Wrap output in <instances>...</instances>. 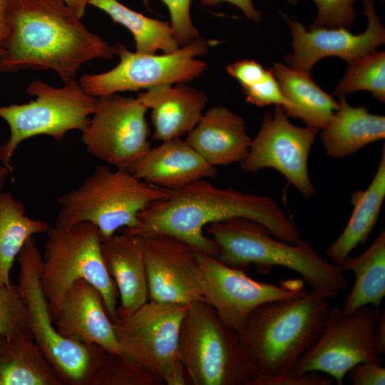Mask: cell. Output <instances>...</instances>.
Segmentation results:
<instances>
[{
  "mask_svg": "<svg viewBox=\"0 0 385 385\" xmlns=\"http://www.w3.org/2000/svg\"><path fill=\"white\" fill-rule=\"evenodd\" d=\"M178 351L187 380L193 385H252L257 375L237 332L204 299L188 308Z\"/></svg>",
  "mask_w": 385,
  "mask_h": 385,
  "instance_id": "6",
  "label": "cell"
},
{
  "mask_svg": "<svg viewBox=\"0 0 385 385\" xmlns=\"http://www.w3.org/2000/svg\"><path fill=\"white\" fill-rule=\"evenodd\" d=\"M374 344L379 355L385 354V309L379 311L373 336Z\"/></svg>",
  "mask_w": 385,
  "mask_h": 385,
  "instance_id": "40",
  "label": "cell"
},
{
  "mask_svg": "<svg viewBox=\"0 0 385 385\" xmlns=\"http://www.w3.org/2000/svg\"><path fill=\"white\" fill-rule=\"evenodd\" d=\"M290 106L283 109L288 117L300 119L306 126L323 129L339 108V103L324 91L310 73L275 63L270 69Z\"/></svg>",
  "mask_w": 385,
  "mask_h": 385,
  "instance_id": "24",
  "label": "cell"
},
{
  "mask_svg": "<svg viewBox=\"0 0 385 385\" xmlns=\"http://www.w3.org/2000/svg\"><path fill=\"white\" fill-rule=\"evenodd\" d=\"M41 254V284L53 322L64 294L78 279H85L101 292L106 312L118 319V294L104 263L101 237L88 222L49 228Z\"/></svg>",
  "mask_w": 385,
  "mask_h": 385,
  "instance_id": "7",
  "label": "cell"
},
{
  "mask_svg": "<svg viewBox=\"0 0 385 385\" xmlns=\"http://www.w3.org/2000/svg\"><path fill=\"white\" fill-rule=\"evenodd\" d=\"M80 19L84 16L88 0H62Z\"/></svg>",
  "mask_w": 385,
  "mask_h": 385,
  "instance_id": "42",
  "label": "cell"
},
{
  "mask_svg": "<svg viewBox=\"0 0 385 385\" xmlns=\"http://www.w3.org/2000/svg\"><path fill=\"white\" fill-rule=\"evenodd\" d=\"M213 167L240 163L252 139L244 118L226 107L214 106L203 113L185 140Z\"/></svg>",
  "mask_w": 385,
  "mask_h": 385,
  "instance_id": "20",
  "label": "cell"
},
{
  "mask_svg": "<svg viewBox=\"0 0 385 385\" xmlns=\"http://www.w3.org/2000/svg\"><path fill=\"white\" fill-rule=\"evenodd\" d=\"M0 385H62L29 329L0 334Z\"/></svg>",
  "mask_w": 385,
  "mask_h": 385,
  "instance_id": "26",
  "label": "cell"
},
{
  "mask_svg": "<svg viewBox=\"0 0 385 385\" xmlns=\"http://www.w3.org/2000/svg\"><path fill=\"white\" fill-rule=\"evenodd\" d=\"M200 1L204 6H213L219 3L227 2L240 9L250 20L257 22L262 19V14L255 7L252 0H200Z\"/></svg>",
  "mask_w": 385,
  "mask_h": 385,
  "instance_id": "39",
  "label": "cell"
},
{
  "mask_svg": "<svg viewBox=\"0 0 385 385\" xmlns=\"http://www.w3.org/2000/svg\"><path fill=\"white\" fill-rule=\"evenodd\" d=\"M49 228L46 221L27 216L23 203L11 192L0 193V287L11 284V270L26 242Z\"/></svg>",
  "mask_w": 385,
  "mask_h": 385,
  "instance_id": "28",
  "label": "cell"
},
{
  "mask_svg": "<svg viewBox=\"0 0 385 385\" xmlns=\"http://www.w3.org/2000/svg\"><path fill=\"white\" fill-rule=\"evenodd\" d=\"M0 73L52 70L63 83L86 62L111 59L115 47L88 31L62 0H9Z\"/></svg>",
  "mask_w": 385,
  "mask_h": 385,
  "instance_id": "2",
  "label": "cell"
},
{
  "mask_svg": "<svg viewBox=\"0 0 385 385\" xmlns=\"http://www.w3.org/2000/svg\"><path fill=\"white\" fill-rule=\"evenodd\" d=\"M148 108L138 98L118 93L97 97L82 142L93 156L128 170L150 148Z\"/></svg>",
  "mask_w": 385,
  "mask_h": 385,
  "instance_id": "13",
  "label": "cell"
},
{
  "mask_svg": "<svg viewBox=\"0 0 385 385\" xmlns=\"http://www.w3.org/2000/svg\"><path fill=\"white\" fill-rule=\"evenodd\" d=\"M348 67L334 93L339 97L366 91L380 102L385 101V52L374 51L347 63Z\"/></svg>",
  "mask_w": 385,
  "mask_h": 385,
  "instance_id": "30",
  "label": "cell"
},
{
  "mask_svg": "<svg viewBox=\"0 0 385 385\" xmlns=\"http://www.w3.org/2000/svg\"><path fill=\"white\" fill-rule=\"evenodd\" d=\"M138 237L149 300L190 304L204 299L197 252L192 247L166 234Z\"/></svg>",
  "mask_w": 385,
  "mask_h": 385,
  "instance_id": "16",
  "label": "cell"
},
{
  "mask_svg": "<svg viewBox=\"0 0 385 385\" xmlns=\"http://www.w3.org/2000/svg\"><path fill=\"white\" fill-rule=\"evenodd\" d=\"M26 92L35 99L0 106V118L10 129L9 139L0 145V162L11 172V159L23 141L41 135L61 141L71 130L82 133L96 106V98L87 94L76 79L59 88L35 80Z\"/></svg>",
  "mask_w": 385,
  "mask_h": 385,
  "instance_id": "9",
  "label": "cell"
},
{
  "mask_svg": "<svg viewBox=\"0 0 385 385\" xmlns=\"http://www.w3.org/2000/svg\"><path fill=\"white\" fill-rule=\"evenodd\" d=\"M119 63L112 69L95 74H84L79 79L83 91L93 97L124 91L149 89L160 85L183 83L198 77L207 68L197 56L205 54L209 42L202 38L161 55L129 51L116 43Z\"/></svg>",
  "mask_w": 385,
  "mask_h": 385,
  "instance_id": "11",
  "label": "cell"
},
{
  "mask_svg": "<svg viewBox=\"0 0 385 385\" xmlns=\"http://www.w3.org/2000/svg\"><path fill=\"white\" fill-rule=\"evenodd\" d=\"M128 170L143 181L170 190L214 178L217 174L215 167L180 138L163 141L151 147Z\"/></svg>",
  "mask_w": 385,
  "mask_h": 385,
  "instance_id": "19",
  "label": "cell"
},
{
  "mask_svg": "<svg viewBox=\"0 0 385 385\" xmlns=\"http://www.w3.org/2000/svg\"><path fill=\"white\" fill-rule=\"evenodd\" d=\"M319 371L292 374L289 371L274 377H256L252 385H331L334 379Z\"/></svg>",
  "mask_w": 385,
  "mask_h": 385,
  "instance_id": "36",
  "label": "cell"
},
{
  "mask_svg": "<svg viewBox=\"0 0 385 385\" xmlns=\"http://www.w3.org/2000/svg\"><path fill=\"white\" fill-rule=\"evenodd\" d=\"M339 266L355 275L343 312L349 314L368 304L379 309L385 296V231L381 230L363 253L348 256Z\"/></svg>",
  "mask_w": 385,
  "mask_h": 385,
  "instance_id": "27",
  "label": "cell"
},
{
  "mask_svg": "<svg viewBox=\"0 0 385 385\" xmlns=\"http://www.w3.org/2000/svg\"><path fill=\"white\" fill-rule=\"evenodd\" d=\"M379 311L368 304L347 314L338 306L329 307L319 337L289 371L323 372L343 385L347 371L356 364H381L373 339Z\"/></svg>",
  "mask_w": 385,
  "mask_h": 385,
  "instance_id": "12",
  "label": "cell"
},
{
  "mask_svg": "<svg viewBox=\"0 0 385 385\" xmlns=\"http://www.w3.org/2000/svg\"><path fill=\"white\" fill-rule=\"evenodd\" d=\"M385 197V148L368 188L352 193V212L344 230L326 250L332 263L340 265L359 245H363L374 228Z\"/></svg>",
  "mask_w": 385,
  "mask_h": 385,
  "instance_id": "25",
  "label": "cell"
},
{
  "mask_svg": "<svg viewBox=\"0 0 385 385\" xmlns=\"http://www.w3.org/2000/svg\"><path fill=\"white\" fill-rule=\"evenodd\" d=\"M367 18L366 30L354 34L347 28H314L305 26L279 11L287 22L292 38L293 52L284 57L288 66L310 73L313 66L328 56H337L347 63L376 51L385 42V29L375 9L374 0H362Z\"/></svg>",
  "mask_w": 385,
  "mask_h": 385,
  "instance_id": "17",
  "label": "cell"
},
{
  "mask_svg": "<svg viewBox=\"0 0 385 385\" xmlns=\"http://www.w3.org/2000/svg\"><path fill=\"white\" fill-rule=\"evenodd\" d=\"M202 294L222 322L237 332L250 312L267 302L295 298L307 291L302 279L282 280L279 285L258 282L243 270L215 257L197 252Z\"/></svg>",
  "mask_w": 385,
  "mask_h": 385,
  "instance_id": "14",
  "label": "cell"
},
{
  "mask_svg": "<svg viewBox=\"0 0 385 385\" xmlns=\"http://www.w3.org/2000/svg\"><path fill=\"white\" fill-rule=\"evenodd\" d=\"M227 73L235 78L242 88L252 86L262 81L267 71L254 60H242L228 65Z\"/></svg>",
  "mask_w": 385,
  "mask_h": 385,
  "instance_id": "37",
  "label": "cell"
},
{
  "mask_svg": "<svg viewBox=\"0 0 385 385\" xmlns=\"http://www.w3.org/2000/svg\"><path fill=\"white\" fill-rule=\"evenodd\" d=\"M328 309L327 299L312 290L254 309L237 332L255 366L256 377L279 376L290 371L319 337Z\"/></svg>",
  "mask_w": 385,
  "mask_h": 385,
  "instance_id": "4",
  "label": "cell"
},
{
  "mask_svg": "<svg viewBox=\"0 0 385 385\" xmlns=\"http://www.w3.org/2000/svg\"><path fill=\"white\" fill-rule=\"evenodd\" d=\"M353 385H384L385 369L381 364L361 362L346 373Z\"/></svg>",
  "mask_w": 385,
  "mask_h": 385,
  "instance_id": "38",
  "label": "cell"
},
{
  "mask_svg": "<svg viewBox=\"0 0 385 385\" xmlns=\"http://www.w3.org/2000/svg\"><path fill=\"white\" fill-rule=\"evenodd\" d=\"M318 130L292 124L280 106L266 111L249 150L240 163L242 170L256 174L265 168L279 172L303 197L316 192L308 173V160Z\"/></svg>",
  "mask_w": 385,
  "mask_h": 385,
  "instance_id": "15",
  "label": "cell"
},
{
  "mask_svg": "<svg viewBox=\"0 0 385 385\" xmlns=\"http://www.w3.org/2000/svg\"><path fill=\"white\" fill-rule=\"evenodd\" d=\"M205 230L219 247L217 259L228 266L243 270L252 265L262 274L274 267L289 269L327 300L347 289L342 267L325 260L307 240L290 244L259 222L240 217L212 223Z\"/></svg>",
  "mask_w": 385,
  "mask_h": 385,
  "instance_id": "3",
  "label": "cell"
},
{
  "mask_svg": "<svg viewBox=\"0 0 385 385\" xmlns=\"http://www.w3.org/2000/svg\"><path fill=\"white\" fill-rule=\"evenodd\" d=\"M339 98V108L321 133L327 156L344 158L385 138L384 115L370 113L364 106H352L345 96Z\"/></svg>",
  "mask_w": 385,
  "mask_h": 385,
  "instance_id": "23",
  "label": "cell"
},
{
  "mask_svg": "<svg viewBox=\"0 0 385 385\" xmlns=\"http://www.w3.org/2000/svg\"><path fill=\"white\" fill-rule=\"evenodd\" d=\"M242 90L247 102L252 105L264 107L274 104L282 106L283 109L290 106L271 70L267 71L262 81Z\"/></svg>",
  "mask_w": 385,
  "mask_h": 385,
  "instance_id": "35",
  "label": "cell"
},
{
  "mask_svg": "<svg viewBox=\"0 0 385 385\" xmlns=\"http://www.w3.org/2000/svg\"><path fill=\"white\" fill-rule=\"evenodd\" d=\"M8 4L9 0H0V54L8 34Z\"/></svg>",
  "mask_w": 385,
  "mask_h": 385,
  "instance_id": "41",
  "label": "cell"
},
{
  "mask_svg": "<svg viewBox=\"0 0 385 385\" xmlns=\"http://www.w3.org/2000/svg\"><path fill=\"white\" fill-rule=\"evenodd\" d=\"M190 304L148 300L130 314L113 322L122 354L158 376L165 384H188L178 340Z\"/></svg>",
  "mask_w": 385,
  "mask_h": 385,
  "instance_id": "10",
  "label": "cell"
},
{
  "mask_svg": "<svg viewBox=\"0 0 385 385\" xmlns=\"http://www.w3.org/2000/svg\"><path fill=\"white\" fill-rule=\"evenodd\" d=\"M239 217L259 222L282 241L299 244L304 240L297 224L270 197L219 188L206 179L171 190L139 214L135 227L120 230L140 237L166 234L197 252L217 258L219 247L204 230L212 223Z\"/></svg>",
  "mask_w": 385,
  "mask_h": 385,
  "instance_id": "1",
  "label": "cell"
},
{
  "mask_svg": "<svg viewBox=\"0 0 385 385\" xmlns=\"http://www.w3.org/2000/svg\"><path fill=\"white\" fill-rule=\"evenodd\" d=\"M106 269L120 302L118 317L128 316L148 300V280L138 236L121 232L101 241Z\"/></svg>",
  "mask_w": 385,
  "mask_h": 385,
  "instance_id": "22",
  "label": "cell"
},
{
  "mask_svg": "<svg viewBox=\"0 0 385 385\" xmlns=\"http://www.w3.org/2000/svg\"><path fill=\"white\" fill-rule=\"evenodd\" d=\"M287 2H288L290 4H297L300 0H285Z\"/></svg>",
  "mask_w": 385,
  "mask_h": 385,
  "instance_id": "44",
  "label": "cell"
},
{
  "mask_svg": "<svg viewBox=\"0 0 385 385\" xmlns=\"http://www.w3.org/2000/svg\"><path fill=\"white\" fill-rule=\"evenodd\" d=\"M137 98L151 110L153 138L161 142L180 138L191 131L201 119L207 101L203 91L185 85L154 86Z\"/></svg>",
  "mask_w": 385,
  "mask_h": 385,
  "instance_id": "21",
  "label": "cell"
},
{
  "mask_svg": "<svg viewBox=\"0 0 385 385\" xmlns=\"http://www.w3.org/2000/svg\"><path fill=\"white\" fill-rule=\"evenodd\" d=\"M163 380L124 354L105 351L89 385H163Z\"/></svg>",
  "mask_w": 385,
  "mask_h": 385,
  "instance_id": "31",
  "label": "cell"
},
{
  "mask_svg": "<svg viewBox=\"0 0 385 385\" xmlns=\"http://www.w3.org/2000/svg\"><path fill=\"white\" fill-rule=\"evenodd\" d=\"M27 329L26 309L18 286L0 287V334L10 336Z\"/></svg>",
  "mask_w": 385,
  "mask_h": 385,
  "instance_id": "32",
  "label": "cell"
},
{
  "mask_svg": "<svg viewBox=\"0 0 385 385\" xmlns=\"http://www.w3.org/2000/svg\"><path fill=\"white\" fill-rule=\"evenodd\" d=\"M53 324L65 338L123 354L101 292L85 279L67 289Z\"/></svg>",
  "mask_w": 385,
  "mask_h": 385,
  "instance_id": "18",
  "label": "cell"
},
{
  "mask_svg": "<svg viewBox=\"0 0 385 385\" xmlns=\"http://www.w3.org/2000/svg\"><path fill=\"white\" fill-rule=\"evenodd\" d=\"M18 288L23 297L29 329L62 385H89L105 349L61 336L52 320L41 284V253L34 237L19 252Z\"/></svg>",
  "mask_w": 385,
  "mask_h": 385,
  "instance_id": "8",
  "label": "cell"
},
{
  "mask_svg": "<svg viewBox=\"0 0 385 385\" xmlns=\"http://www.w3.org/2000/svg\"><path fill=\"white\" fill-rule=\"evenodd\" d=\"M170 192L140 180L128 170L98 165L77 188L58 197L61 207L55 226L88 222L104 240L118 230L135 227L139 214Z\"/></svg>",
  "mask_w": 385,
  "mask_h": 385,
  "instance_id": "5",
  "label": "cell"
},
{
  "mask_svg": "<svg viewBox=\"0 0 385 385\" xmlns=\"http://www.w3.org/2000/svg\"><path fill=\"white\" fill-rule=\"evenodd\" d=\"M11 171L4 165H0V193L3 190L6 180Z\"/></svg>",
  "mask_w": 385,
  "mask_h": 385,
  "instance_id": "43",
  "label": "cell"
},
{
  "mask_svg": "<svg viewBox=\"0 0 385 385\" xmlns=\"http://www.w3.org/2000/svg\"><path fill=\"white\" fill-rule=\"evenodd\" d=\"M316 6L317 15L309 27L349 28L356 19V0H311Z\"/></svg>",
  "mask_w": 385,
  "mask_h": 385,
  "instance_id": "33",
  "label": "cell"
},
{
  "mask_svg": "<svg viewBox=\"0 0 385 385\" xmlns=\"http://www.w3.org/2000/svg\"><path fill=\"white\" fill-rule=\"evenodd\" d=\"M88 5L104 11L113 22L125 26L133 36L136 52L170 53L179 48L168 22L147 17L118 0H88Z\"/></svg>",
  "mask_w": 385,
  "mask_h": 385,
  "instance_id": "29",
  "label": "cell"
},
{
  "mask_svg": "<svg viewBox=\"0 0 385 385\" xmlns=\"http://www.w3.org/2000/svg\"><path fill=\"white\" fill-rule=\"evenodd\" d=\"M168 9L170 26L179 46H185L198 38V31L190 18L191 0H161Z\"/></svg>",
  "mask_w": 385,
  "mask_h": 385,
  "instance_id": "34",
  "label": "cell"
}]
</instances>
